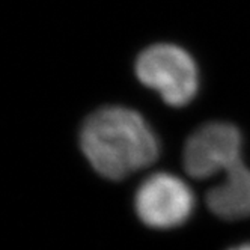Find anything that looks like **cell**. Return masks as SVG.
<instances>
[{"label": "cell", "mask_w": 250, "mask_h": 250, "mask_svg": "<svg viewBox=\"0 0 250 250\" xmlns=\"http://www.w3.org/2000/svg\"><path fill=\"white\" fill-rule=\"evenodd\" d=\"M80 146L91 166L107 180H124L152 165L158 139L140 113L121 105L89 115L80 130Z\"/></svg>", "instance_id": "obj_1"}, {"label": "cell", "mask_w": 250, "mask_h": 250, "mask_svg": "<svg viewBox=\"0 0 250 250\" xmlns=\"http://www.w3.org/2000/svg\"><path fill=\"white\" fill-rule=\"evenodd\" d=\"M136 76L173 107L187 105L198 94L196 62L175 44H154L145 48L136 61Z\"/></svg>", "instance_id": "obj_2"}, {"label": "cell", "mask_w": 250, "mask_h": 250, "mask_svg": "<svg viewBox=\"0 0 250 250\" xmlns=\"http://www.w3.org/2000/svg\"><path fill=\"white\" fill-rule=\"evenodd\" d=\"M134 208L146 226L172 229L190 219L194 208V194L181 178L160 172L140 184L136 191Z\"/></svg>", "instance_id": "obj_3"}, {"label": "cell", "mask_w": 250, "mask_h": 250, "mask_svg": "<svg viewBox=\"0 0 250 250\" xmlns=\"http://www.w3.org/2000/svg\"><path fill=\"white\" fill-rule=\"evenodd\" d=\"M243 137L235 125L209 122L196 130L186 142L184 167L196 180L217 172H228L241 162Z\"/></svg>", "instance_id": "obj_4"}, {"label": "cell", "mask_w": 250, "mask_h": 250, "mask_svg": "<svg viewBox=\"0 0 250 250\" xmlns=\"http://www.w3.org/2000/svg\"><path fill=\"white\" fill-rule=\"evenodd\" d=\"M208 208L223 220H240L250 217V169L243 162L226 172L222 184L207 194Z\"/></svg>", "instance_id": "obj_5"}, {"label": "cell", "mask_w": 250, "mask_h": 250, "mask_svg": "<svg viewBox=\"0 0 250 250\" xmlns=\"http://www.w3.org/2000/svg\"><path fill=\"white\" fill-rule=\"evenodd\" d=\"M229 250H250V243L247 244H241V246H237V247H232Z\"/></svg>", "instance_id": "obj_6"}]
</instances>
